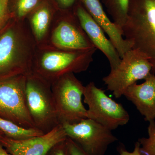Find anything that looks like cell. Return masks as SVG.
<instances>
[{
    "label": "cell",
    "instance_id": "6da1fadb",
    "mask_svg": "<svg viewBox=\"0 0 155 155\" xmlns=\"http://www.w3.org/2000/svg\"><path fill=\"white\" fill-rule=\"evenodd\" d=\"M37 47L27 19L12 18L0 29V78L31 73Z\"/></svg>",
    "mask_w": 155,
    "mask_h": 155
},
{
    "label": "cell",
    "instance_id": "7a4b0ae2",
    "mask_svg": "<svg viewBox=\"0 0 155 155\" xmlns=\"http://www.w3.org/2000/svg\"><path fill=\"white\" fill-rule=\"evenodd\" d=\"M96 48L84 51H67L48 45L37 47L32 72L51 84L69 73L86 71L93 61Z\"/></svg>",
    "mask_w": 155,
    "mask_h": 155
},
{
    "label": "cell",
    "instance_id": "3957f363",
    "mask_svg": "<svg viewBox=\"0 0 155 155\" xmlns=\"http://www.w3.org/2000/svg\"><path fill=\"white\" fill-rule=\"evenodd\" d=\"M122 31L131 49L145 56L155 72V0H129Z\"/></svg>",
    "mask_w": 155,
    "mask_h": 155
},
{
    "label": "cell",
    "instance_id": "277c9868",
    "mask_svg": "<svg viewBox=\"0 0 155 155\" xmlns=\"http://www.w3.org/2000/svg\"><path fill=\"white\" fill-rule=\"evenodd\" d=\"M25 94L28 110L36 129L45 134L61 125L49 82L32 72L26 75Z\"/></svg>",
    "mask_w": 155,
    "mask_h": 155
},
{
    "label": "cell",
    "instance_id": "5b68a950",
    "mask_svg": "<svg viewBox=\"0 0 155 155\" xmlns=\"http://www.w3.org/2000/svg\"><path fill=\"white\" fill-rule=\"evenodd\" d=\"M53 98L59 123L73 124L87 118V110L82 102L84 86L69 73L51 84Z\"/></svg>",
    "mask_w": 155,
    "mask_h": 155
},
{
    "label": "cell",
    "instance_id": "8992f818",
    "mask_svg": "<svg viewBox=\"0 0 155 155\" xmlns=\"http://www.w3.org/2000/svg\"><path fill=\"white\" fill-rule=\"evenodd\" d=\"M26 75L0 78V118L24 128H35L27 106Z\"/></svg>",
    "mask_w": 155,
    "mask_h": 155
},
{
    "label": "cell",
    "instance_id": "52a82bcc",
    "mask_svg": "<svg viewBox=\"0 0 155 155\" xmlns=\"http://www.w3.org/2000/svg\"><path fill=\"white\" fill-rule=\"evenodd\" d=\"M42 45L67 51H84L96 48L72 9L57 11L47 41Z\"/></svg>",
    "mask_w": 155,
    "mask_h": 155
},
{
    "label": "cell",
    "instance_id": "ba28073f",
    "mask_svg": "<svg viewBox=\"0 0 155 155\" xmlns=\"http://www.w3.org/2000/svg\"><path fill=\"white\" fill-rule=\"evenodd\" d=\"M153 65L143 54L137 50L127 51L118 66L103 78L108 90L116 98L123 96L127 87L137 81L144 79L151 73Z\"/></svg>",
    "mask_w": 155,
    "mask_h": 155
},
{
    "label": "cell",
    "instance_id": "9c48e42d",
    "mask_svg": "<svg viewBox=\"0 0 155 155\" xmlns=\"http://www.w3.org/2000/svg\"><path fill=\"white\" fill-rule=\"evenodd\" d=\"M84 102L88 106L87 118L94 120L110 130L126 125L130 117L121 104L106 94L105 91L90 82L84 86Z\"/></svg>",
    "mask_w": 155,
    "mask_h": 155
},
{
    "label": "cell",
    "instance_id": "30bf717a",
    "mask_svg": "<svg viewBox=\"0 0 155 155\" xmlns=\"http://www.w3.org/2000/svg\"><path fill=\"white\" fill-rule=\"evenodd\" d=\"M62 125L67 137L90 155H104L109 146L118 140L112 130L87 118Z\"/></svg>",
    "mask_w": 155,
    "mask_h": 155
},
{
    "label": "cell",
    "instance_id": "8fae6325",
    "mask_svg": "<svg viewBox=\"0 0 155 155\" xmlns=\"http://www.w3.org/2000/svg\"><path fill=\"white\" fill-rule=\"evenodd\" d=\"M67 138L62 125L48 133L22 140H16L5 135L0 137V143L12 155H47L50 150Z\"/></svg>",
    "mask_w": 155,
    "mask_h": 155
},
{
    "label": "cell",
    "instance_id": "7c38bea8",
    "mask_svg": "<svg viewBox=\"0 0 155 155\" xmlns=\"http://www.w3.org/2000/svg\"><path fill=\"white\" fill-rule=\"evenodd\" d=\"M72 10L95 47L106 56L111 69H115L120 63L121 58L114 45L106 36L103 28L89 14L79 0H78Z\"/></svg>",
    "mask_w": 155,
    "mask_h": 155
},
{
    "label": "cell",
    "instance_id": "4fadbf2b",
    "mask_svg": "<svg viewBox=\"0 0 155 155\" xmlns=\"http://www.w3.org/2000/svg\"><path fill=\"white\" fill-rule=\"evenodd\" d=\"M141 84L127 87L123 96L135 105L146 121H155V75L150 73Z\"/></svg>",
    "mask_w": 155,
    "mask_h": 155
},
{
    "label": "cell",
    "instance_id": "5bb4252c",
    "mask_svg": "<svg viewBox=\"0 0 155 155\" xmlns=\"http://www.w3.org/2000/svg\"><path fill=\"white\" fill-rule=\"evenodd\" d=\"M91 16L101 27L122 58L131 46L122 35V31L108 17L101 0H79Z\"/></svg>",
    "mask_w": 155,
    "mask_h": 155
},
{
    "label": "cell",
    "instance_id": "9a60e30c",
    "mask_svg": "<svg viewBox=\"0 0 155 155\" xmlns=\"http://www.w3.org/2000/svg\"><path fill=\"white\" fill-rule=\"evenodd\" d=\"M57 11L49 1L41 0L26 17L37 46L46 43Z\"/></svg>",
    "mask_w": 155,
    "mask_h": 155
},
{
    "label": "cell",
    "instance_id": "2e32d148",
    "mask_svg": "<svg viewBox=\"0 0 155 155\" xmlns=\"http://www.w3.org/2000/svg\"><path fill=\"white\" fill-rule=\"evenodd\" d=\"M112 21L122 31L127 19L129 0H101Z\"/></svg>",
    "mask_w": 155,
    "mask_h": 155
},
{
    "label": "cell",
    "instance_id": "e0dca14e",
    "mask_svg": "<svg viewBox=\"0 0 155 155\" xmlns=\"http://www.w3.org/2000/svg\"><path fill=\"white\" fill-rule=\"evenodd\" d=\"M0 130L4 135L16 140H22L44 134L35 128H24L14 122L0 118Z\"/></svg>",
    "mask_w": 155,
    "mask_h": 155
},
{
    "label": "cell",
    "instance_id": "ac0fdd59",
    "mask_svg": "<svg viewBox=\"0 0 155 155\" xmlns=\"http://www.w3.org/2000/svg\"><path fill=\"white\" fill-rule=\"evenodd\" d=\"M147 137L139 139L141 152L146 155H155V121L149 122Z\"/></svg>",
    "mask_w": 155,
    "mask_h": 155
},
{
    "label": "cell",
    "instance_id": "d6986e66",
    "mask_svg": "<svg viewBox=\"0 0 155 155\" xmlns=\"http://www.w3.org/2000/svg\"><path fill=\"white\" fill-rule=\"evenodd\" d=\"M41 0H16L15 17L19 19H26L27 16L38 5Z\"/></svg>",
    "mask_w": 155,
    "mask_h": 155
},
{
    "label": "cell",
    "instance_id": "ffe728a7",
    "mask_svg": "<svg viewBox=\"0 0 155 155\" xmlns=\"http://www.w3.org/2000/svg\"><path fill=\"white\" fill-rule=\"evenodd\" d=\"M10 0H0V29L7 25L11 19L15 17L9 8Z\"/></svg>",
    "mask_w": 155,
    "mask_h": 155
},
{
    "label": "cell",
    "instance_id": "44dd1931",
    "mask_svg": "<svg viewBox=\"0 0 155 155\" xmlns=\"http://www.w3.org/2000/svg\"><path fill=\"white\" fill-rule=\"evenodd\" d=\"M54 5L57 11L71 10L73 9L78 0H48Z\"/></svg>",
    "mask_w": 155,
    "mask_h": 155
},
{
    "label": "cell",
    "instance_id": "7402d4cb",
    "mask_svg": "<svg viewBox=\"0 0 155 155\" xmlns=\"http://www.w3.org/2000/svg\"><path fill=\"white\" fill-rule=\"evenodd\" d=\"M67 140L55 145L50 150L47 155H70Z\"/></svg>",
    "mask_w": 155,
    "mask_h": 155
},
{
    "label": "cell",
    "instance_id": "603a6c76",
    "mask_svg": "<svg viewBox=\"0 0 155 155\" xmlns=\"http://www.w3.org/2000/svg\"><path fill=\"white\" fill-rule=\"evenodd\" d=\"M67 141L70 155H90L71 139L67 137Z\"/></svg>",
    "mask_w": 155,
    "mask_h": 155
},
{
    "label": "cell",
    "instance_id": "cb8c5ba5",
    "mask_svg": "<svg viewBox=\"0 0 155 155\" xmlns=\"http://www.w3.org/2000/svg\"><path fill=\"white\" fill-rule=\"evenodd\" d=\"M117 149L119 155H143L140 150V144L138 141L135 143L134 149L132 152L127 151L123 144H120Z\"/></svg>",
    "mask_w": 155,
    "mask_h": 155
},
{
    "label": "cell",
    "instance_id": "d4e9b609",
    "mask_svg": "<svg viewBox=\"0 0 155 155\" xmlns=\"http://www.w3.org/2000/svg\"><path fill=\"white\" fill-rule=\"evenodd\" d=\"M0 155H12L7 151L2 145L0 143Z\"/></svg>",
    "mask_w": 155,
    "mask_h": 155
},
{
    "label": "cell",
    "instance_id": "484cf974",
    "mask_svg": "<svg viewBox=\"0 0 155 155\" xmlns=\"http://www.w3.org/2000/svg\"><path fill=\"white\" fill-rule=\"evenodd\" d=\"M4 135V134L3 133L2 131V130H0V137H1L2 136Z\"/></svg>",
    "mask_w": 155,
    "mask_h": 155
}]
</instances>
